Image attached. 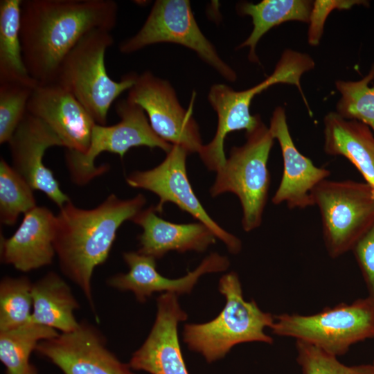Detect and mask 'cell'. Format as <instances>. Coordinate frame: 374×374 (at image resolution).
Listing matches in <instances>:
<instances>
[{
  "label": "cell",
  "instance_id": "1",
  "mask_svg": "<svg viewBox=\"0 0 374 374\" xmlns=\"http://www.w3.org/2000/svg\"><path fill=\"white\" fill-rule=\"evenodd\" d=\"M112 0H22L20 37L25 65L38 84L56 80L62 62L87 33L112 30Z\"/></svg>",
  "mask_w": 374,
  "mask_h": 374
},
{
  "label": "cell",
  "instance_id": "2",
  "mask_svg": "<svg viewBox=\"0 0 374 374\" xmlns=\"http://www.w3.org/2000/svg\"><path fill=\"white\" fill-rule=\"evenodd\" d=\"M145 203L142 194L128 199L111 194L91 209L79 208L70 201L56 215L53 245L60 269L81 290L95 314L93 271L108 258L121 224L132 220Z\"/></svg>",
  "mask_w": 374,
  "mask_h": 374
},
{
  "label": "cell",
  "instance_id": "3",
  "mask_svg": "<svg viewBox=\"0 0 374 374\" xmlns=\"http://www.w3.org/2000/svg\"><path fill=\"white\" fill-rule=\"evenodd\" d=\"M218 290L226 299L220 313L208 322L184 325L183 341L190 350L212 363L224 358L238 344H273L274 339L265 330L271 328L274 315L262 311L255 300L244 299L237 273L222 276Z\"/></svg>",
  "mask_w": 374,
  "mask_h": 374
},
{
  "label": "cell",
  "instance_id": "4",
  "mask_svg": "<svg viewBox=\"0 0 374 374\" xmlns=\"http://www.w3.org/2000/svg\"><path fill=\"white\" fill-rule=\"evenodd\" d=\"M114 42L111 30L96 29L85 35L68 53L57 79L84 107L96 123H107L114 101L134 84L137 74L112 79L105 67V53Z\"/></svg>",
  "mask_w": 374,
  "mask_h": 374
},
{
  "label": "cell",
  "instance_id": "5",
  "mask_svg": "<svg viewBox=\"0 0 374 374\" xmlns=\"http://www.w3.org/2000/svg\"><path fill=\"white\" fill-rule=\"evenodd\" d=\"M274 140L260 118L253 130L246 132L244 144L231 149L210 188L213 197L224 193L237 195L242 210V226L246 232L259 227L262 222L270 185L267 161Z\"/></svg>",
  "mask_w": 374,
  "mask_h": 374
},
{
  "label": "cell",
  "instance_id": "6",
  "mask_svg": "<svg viewBox=\"0 0 374 374\" xmlns=\"http://www.w3.org/2000/svg\"><path fill=\"white\" fill-rule=\"evenodd\" d=\"M272 333L314 345L336 357L358 342L374 338V301L368 296L341 303L310 315H274Z\"/></svg>",
  "mask_w": 374,
  "mask_h": 374
},
{
  "label": "cell",
  "instance_id": "7",
  "mask_svg": "<svg viewBox=\"0 0 374 374\" xmlns=\"http://www.w3.org/2000/svg\"><path fill=\"white\" fill-rule=\"evenodd\" d=\"M312 197L332 258L352 251L374 223V189L366 182L326 179L313 190Z\"/></svg>",
  "mask_w": 374,
  "mask_h": 374
},
{
  "label": "cell",
  "instance_id": "8",
  "mask_svg": "<svg viewBox=\"0 0 374 374\" xmlns=\"http://www.w3.org/2000/svg\"><path fill=\"white\" fill-rule=\"evenodd\" d=\"M115 108L121 121L112 125L96 123L85 152L66 150V164L71 180L78 186L88 184L108 170L107 164L95 166L96 158L103 152L116 154L123 158L134 147L157 148L168 153L173 145L154 132L145 111L138 105L127 98L118 101Z\"/></svg>",
  "mask_w": 374,
  "mask_h": 374
},
{
  "label": "cell",
  "instance_id": "9",
  "mask_svg": "<svg viewBox=\"0 0 374 374\" xmlns=\"http://www.w3.org/2000/svg\"><path fill=\"white\" fill-rule=\"evenodd\" d=\"M158 43H173L188 48L230 82L237 80L235 71L219 55L194 17L188 0H157L141 29L122 42L118 49L132 53Z\"/></svg>",
  "mask_w": 374,
  "mask_h": 374
},
{
  "label": "cell",
  "instance_id": "10",
  "mask_svg": "<svg viewBox=\"0 0 374 374\" xmlns=\"http://www.w3.org/2000/svg\"><path fill=\"white\" fill-rule=\"evenodd\" d=\"M188 154L184 148L173 145L160 164L150 170L131 172L126 177V182L130 187L155 193L159 197V203L154 206L157 213L163 211L167 202L176 204L207 226L231 253H238L242 249L241 240L213 220L195 195L187 175Z\"/></svg>",
  "mask_w": 374,
  "mask_h": 374
},
{
  "label": "cell",
  "instance_id": "11",
  "mask_svg": "<svg viewBox=\"0 0 374 374\" xmlns=\"http://www.w3.org/2000/svg\"><path fill=\"white\" fill-rule=\"evenodd\" d=\"M147 114L154 132L172 145H179L188 154L202 149L199 126L193 117V106L184 109L171 84L149 71L137 75L127 98Z\"/></svg>",
  "mask_w": 374,
  "mask_h": 374
},
{
  "label": "cell",
  "instance_id": "12",
  "mask_svg": "<svg viewBox=\"0 0 374 374\" xmlns=\"http://www.w3.org/2000/svg\"><path fill=\"white\" fill-rule=\"evenodd\" d=\"M35 352L63 374H136L109 350L100 331L85 321L73 331L40 341Z\"/></svg>",
  "mask_w": 374,
  "mask_h": 374
},
{
  "label": "cell",
  "instance_id": "13",
  "mask_svg": "<svg viewBox=\"0 0 374 374\" xmlns=\"http://www.w3.org/2000/svg\"><path fill=\"white\" fill-rule=\"evenodd\" d=\"M178 296L163 293L157 297L152 327L129 361L132 370L150 374H189L178 335V326L187 319L188 314L181 307Z\"/></svg>",
  "mask_w": 374,
  "mask_h": 374
},
{
  "label": "cell",
  "instance_id": "14",
  "mask_svg": "<svg viewBox=\"0 0 374 374\" xmlns=\"http://www.w3.org/2000/svg\"><path fill=\"white\" fill-rule=\"evenodd\" d=\"M12 168L33 190L43 192L60 208L70 202L43 158L47 149L62 146L60 137L42 120L27 113L8 143Z\"/></svg>",
  "mask_w": 374,
  "mask_h": 374
},
{
  "label": "cell",
  "instance_id": "15",
  "mask_svg": "<svg viewBox=\"0 0 374 374\" xmlns=\"http://www.w3.org/2000/svg\"><path fill=\"white\" fill-rule=\"evenodd\" d=\"M27 112L50 127L66 150L82 153L88 150L96 123L79 100L57 81L38 84L29 99Z\"/></svg>",
  "mask_w": 374,
  "mask_h": 374
},
{
  "label": "cell",
  "instance_id": "16",
  "mask_svg": "<svg viewBox=\"0 0 374 374\" xmlns=\"http://www.w3.org/2000/svg\"><path fill=\"white\" fill-rule=\"evenodd\" d=\"M123 258L129 271L109 277L107 283L120 291H130L140 303H145L156 292L188 294L202 276L226 271L230 265L226 256L211 253L193 271L183 277L171 279L158 272L156 259L150 256L129 251L123 253Z\"/></svg>",
  "mask_w": 374,
  "mask_h": 374
},
{
  "label": "cell",
  "instance_id": "17",
  "mask_svg": "<svg viewBox=\"0 0 374 374\" xmlns=\"http://www.w3.org/2000/svg\"><path fill=\"white\" fill-rule=\"evenodd\" d=\"M269 131L280 145L283 160L282 178L272 202L285 203L290 209L314 206L312 193L330 172L316 166L296 148L290 133L285 109L276 107L270 119Z\"/></svg>",
  "mask_w": 374,
  "mask_h": 374
},
{
  "label": "cell",
  "instance_id": "18",
  "mask_svg": "<svg viewBox=\"0 0 374 374\" xmlns=\"http://www.w3.org/2000/svg\"><path fill=\"white\" fill-rule=\"evenodd\" d=\"M265 83L262 81L242 91H235L224 84H215L210 88L208 100L217 113V126L213 139L203 145L199 152L209 170L217 172L224 165V143L229 133L241 130L249 132L258 125L260 116L251 114L250 105L255 96L268 88Z\"/></svg>",
  "mask_w": 374,
  "mask_h": 374
},
{
  "label": "cell",
  "instance_id": "19",
  "mask_svg": "<svg viewBox=\"0 0 374 374\" xmlns=\"http://www.w3.org/2000/svg\"><path fill=\"white\" fill-rule=\"evenodd\" d=\"M55 215L44 206H36L24 214L10 238L1 236V262L28 272L51 265L56 255L53 241Z\"/></svg>",
  "mask_w": 374,
  "mask_h": 374
},
{
  "label": "cell",
  "instance_id": "20",
  "mask_svg": "<svg viewBox=\"0 0 374 374\" xmlns=\"http://www.w3.org/2000/svg\"><path fill=\"white\" fill-rule=\"evenodd\" d=\"M156 213L151 206L131 220L143 229L139 236V253L157 260L170 251L204 252L215 242L217 238L204 224H175L163 220Z\"/></svg>",
  "mask_w": 374,
  "mask_h": 374
},
{
  "label": "cell",
  "instance_id": "21",
  "mask_svg": "<svg viewBox=\"0 0 374 374\" xmlns=\"http://www.w3.org/2000/svg\"><path fill=\"white\" fill-rule=\"evenodd\" d=\"M324 151L332 156H343L361 173L374 189V134L365 124L346 120L337 112L323 119Z\"/></svg>",
  "mask_w": 374,
  "mask_h": 374
},
{
  "label": "cell",
  "instance_id": "22",
  "mask_svg": "<svg viewBox=\"0 0 374 374\" xmlns=\"http://www.w3.org/2000/svg\"><path fill=\"white\" fill-rule=\"evenodd\" d=\"M33 311L28 322L69 332L80 324L74 312L80 305L68 284L50 271L33 283Z\"/></svg>",
  "mask_w": 374,
  "mask_h": 374
},
{
  "label": "cell",
  "instance_id": "23",
  "mask_svg": "<svg viewBox=\"0 0 374 374\" xmlns=\"http://www.w3.org/2000/svg\"><path fill=\"white\" fill-rule=\"evenodd\" d=\"M312 5L308 0H263L257 3H238L236 8L238 14L251 17L253 29L238 48L249 47V60L258 63L256 47L261 37L271 28L285 21L309 22Z\"/></svg>",
  "mask_w": 374,
  "mask_h": 374
},
{
  "label": "cell",
  "instance_id": "24",
  "mask_svg": "<svg viewBox=\"0 0 374 374\" xmlns=\"http://www.w3.org/2000/svg\"><path fill=\"white\" fill-rule=\"evenodd\" d=\"M22 0L0 1V83L38 84L24 63L20 37Z\"/></svg>",
  "mask_w": 374,
  "mask_h": 374
},
{
  "label": "cell",
  "instance_id": "25",
  "mask_svg": "<svg viewBox=\"0 0 374 374\" xmlns=\"http://www.w3.org/2000/svg\"><path fill=\"white\" fill-rule=\"evenodd\" d=\"M59 334L54 328L28 322L17 328L0 331V361L6 374H39L30 362L38 344Z\"/></svg>",
  "mask_w": 374,
  "mask_h": 374
},
{
  "label": "cell",
  "instance_id": "26",
  "mask_svg": "<svg viewBox=\"0 0 374 374\" xmlns=\"http://www.w3.org/2000/svg\"><path fill=\"white\" fill-rule=\"evenodd\" d=\"M32 188L3 158L0 160V221L12 226L37 206Z\"/></svg>",
  "mask_w": 374,
  "mask_h": 374
},
{
  "label": "cell",
  "instance_id": "27",
  "mask_svg": "<svg viewBox=\"0 0 374 374\" xmlns=\"http://www.w3.org/2000/svg\"><path fill=\"white\" fill-rule=\"evenodd\" d=\"M374 64L368 74L357 81L337 80L341 98L337 103V113L346 120L362 123L371 129L374 134Z\"/></svg>",
  "mask_w": 374,
  "mask_h": 374
},
{
  "label": "cell",
  "instance_id": "28",
  "mask_svg": "<svg viewBox=\"0 0 374 374\" xmlns=\"http://www.w3.org/2000/svg\"><path fill=\"white\" fill-rule=\"evenodd\" d=\"M33 283L26 276H6L0 283V331L28 322L33 311Z\"/></svg>",
  "mask_w": 374,
  "mask_h": 374
},
{
  "label": "cell",
  "instance_id": "29",
  "mask_svg": "<svg viewBox=\"0 0 374 374\" xmlns=\"http://www.w3.org/2000/svg\"><path fill=\"white\" fill-rule=\"evenodd\" d=\"M38 84L0 83V143H8L27 112L32 93Z\"/></svg>",
  "mask_w": 374,
  "mask_h": 374
},
{
  "label": "cell",
  "instance_id": "30",
  "mask_svg": "<svg viewBox=\"0 0 374 374\" xmlns=\"http://www.w3.org/2000/svg\"><path fill=\"white\" fill-rule=\"evenodd\" d=\"M296 361L302 374H372L373 366L370 364L347 366L337 357L309 343L296 340Z\"/></svg>",
  "mask_w": 374,
  "mask_h": 374
},
{
  "label": "cell",
  "instance_id": "31",
  "mask_svg": "<svg viewBox=\"0 0 374 374\" xmlns=\"http://www.w3.org/2000/svg\"><path fill=\"white\" fill-rule=\"evenodd\" d=\"M367 6L364 0H316L312 5L308 33V41L312 46H317L321 38L326 20L334 10H348L354 6Z\"/></svg>",
  "mask_w": 374,
  "mask_h": 374
},
{
  "label": "cell",
  "instance_id": "32",
  "mask_svg": "<svg viewBox=\"0 0 374 374\" xmlns=\"http://www.w3.org/2000/svg\"><path fill=\"white\" fill-rule=\"evenodd\" d=\"M352 251L366 285L368 296L374 301V223Z\"/></svg>",
  "mask_w": 374,
  "mask_h": 374
},
{
  "label": "cell",
  "instance_id": "33",
  "mask_svg": "<svg viewBox=\"0 0 374 374\" xmlns=\"http://www.w3.org/2000/svg\"><path fill=\"white\" fill-rule=\"evenodd\" d=\"M372 364H373V373H372V374H374V359H373V363H372Z\"/></svg>",
  "mask_w": 374,
  "mask_h": 374
}]
</instances>
